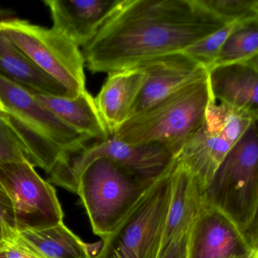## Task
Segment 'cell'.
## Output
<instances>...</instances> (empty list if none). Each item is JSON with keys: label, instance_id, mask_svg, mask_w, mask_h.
<instances>
[{"label": "cell", "instance_id": "31", "mask_svg": "<svg viewBox=\"0 0 258 258\" xmlns=\"http://www.w3.org/2000/svg\"><path fill=\"white\" fill-rule=\"evenodd\" d=\"M4 111V107H3V103H2L1 99H0V112Z\"/></svg>", "mask_w": 258, "mask_h": 258}, {"label": "cell", "instance_id": "2", "mask_svg": "<svg viewBox=\"0 0 258 258\" xmlns=\"http://www.w3.org/2000/svg\"><path fill=\"white\" fill-rule=\"evenodd\" d=\"M204 198L258 248V119L233 145L204 189Z\"/></svg>", "mask_w": 258, "mask_h": 258}, {"label": "cell", "instance_id": "24", "mask_svg": "<svg viewBox=\"0 0 258 258\" xmlns=\"http://www.w3.org/2000/svg\"><path fill=\"white\" fill-rule=\"evenodd\" d=\"M17 231L13 204L0 182V242Z\"/></svg>", "mask_w": 258, "mask_h": 258}, {"label": "cell", "instance_id": "21", "mask_svg": "<svg viewBox=\"0 0 258 258\" xmlns=\"http://www.w3.org/2000/svg\"><path fill=\"white\" fill-rule=\"evenodd\" d=\"M28 161L31 153L25 139L4 112H0V165Z\"/></svg>", "mask_w": 258, "mask_h": 258}, {"label": "cell", "instance_id": "14", "mask_svg": "<svg viewBox=\"0 0 258 258\" xmlns=\"http://www.w3.org/2000/svg\"><path fill=\"white\" fill-rule=\"evenodd\" d=\"M203 201V188L174 158L171 171V196L160 254L173 242L188 235Z\"/></svg>", "mask_w": 258, "mask_h": 258}, {"label": "cell", "instance_id": "19", "mask_svg": "<svg viewBox=\"0 0 258 258\" xmlns=\"http://www.w3.org/2000/svg\"><path fill=\"white\" fill-rule=\"evenodd\" d=\"M18 236L43 258H96L103 240L85 243L63 222L48 228L18 230Z\"/></svg>", "mask_w": 258, "mask_h": 258}, {"label": "cell", "instance_id": "18", "mask_svg": "<svg viewBox=\"0 0 258 258\" xmlns=\"http://www.w3.org/2000/svg\"><path fill=\"white\" fill-rule=\"evenodd\" d=\"M33 95L40 104L77 133L97 141L110 137V132L100 115L95 98L87 89L74 97Z\"/></svg>", "mask_w": 258, "mask_h": 258}, {"label": "cell", "instance_id": "13", "mask_svg": "<svg viewBox=\"0 0 258 258\" xmlns=\"http://www.w3.org/2000/svg\"><path fill=\"white\" fill-rule=\"evenodd\" d=\"M119 0H45L52 27L78 46L83 47L98 33Z\"/></svg>", "mask_w": 258, "mask_h": 258}, {"label": "cell", "instance_id": "16", "mask_svg": "<svg viewBox=\"0 0 258 258\" xmlns=\"http://www.w3.org/2000/svg\"><path fill=\"white\" fill-rule=\"evenodd\" d=\"M208 71L211 93L215 101L258 119L257 70L247 63H236Z\"/></svg>", "mask_w": 258, "mask_h": 258}, {"label": "cell", "instance_id": "6", "mask_svg": "<svg viewBox=\"0 0 258 258\" xmlns=\"http://www.w3.org/2000/svg\"><path fill=\"white\" fill-rule=\"evenodd\" d=\"M253 121L248 114L212 97L203 124L188 138L174 160L205 189Z\"/></svg>", "mask_w": 258, "mask_h": 258}, {"label": "cell", "instance_id": "1", "mask_svg": "<svg viewBox=\"0 0 258 258\" xmlns=\"http://www.w3.org/2000/svg\"><path fill=\"white\" fill-rule=\"evenodd\" d=\"M227 24L201 0H119L82 51L89 71L108 74L183 51Z\"/></svg>", "mask_w": 258, "mask_h": 258}, {"label": "cell", "instance_id": "30", "mask_svg": "<svg viewBox=\"0 0 258 258\" xmlns=\"http://www.w3.org/2000/svg\"><path fill=\"white\" fill-rule=\"evenodd\" d=\"M6 12H5L4 11L1 10L0 9V21H3V20L6 19Z\"/></svg>", "mask_w": 258, "mask_h": 258}, {"label": "cell", "instance_id": "20", "mask_svg": "<svg viewBox=\"0 0 258 258\" xmlns=\"http://www.w3.org/2000/svg\"><path fill=\"white\" fill-rule=\"evenodd\" d=\"M257 54L258 15L235 24L212 68L245 63Z\"/></svg>", "mask_w": 258, "mask_h": 258}, {"label": "cell", "instance_id": "17", "mask_svg": "<svg viewBox=\"0 0 258 258\" xmlns=\"http://www.w3.org/2000/svg\"><path fill=\"white\" fill-rule=\"evenodd\" d=\"M0 75L33 94L74 97L0 31Z\"/></svg>", "mask_w": 258, "mask_h": 258}, {"label": "cell", "instance_id": "5", "mask_svg": "<svg viewBox=\"0 0 258 258\" xmlns=\"http://www.w3.org/2000/svg\"><path fill=\"white\" fill-rule=\"evenodd\" d=\"M154 183L141 181L113 161L99 158L77 177L76 193L81 198L94 233L104 240Z\"/></svg>", "mask_w": 258, "mask_h": 258}, {"label": "cell", "instance_id": "22", "mask_svg": "<svg viewBox=\"0 0 258 258\" xmlns=\"http://www.w3.org/2000/svg\"><path fill=\"white\" fill-rule=\"evenodd\" d=\"M235 24L236 23L224 26L218 31L192 44L186 48L183 53L209 71L213 67L221 48L233 30Z\"/></svg>", "mask_w": 258, "mask_h": 258}, {"label": "cell", "instance_id": "15", "mask_svg": "<svg viewBox=\"0 0 258 258\" xmlns=\"http://www.w3.org/2000/svg\"><path fill=\"white\" fill-rule=\"evenodd\" d=\"M145 80V74L138 68L108 74L95 99L110 136L130 118Z\"/></svg>", "mask_w": 258, "mask_h": 258}, {"label": "cell", "instance_id": "11", "mask_svg": "<svg viewBox=\"0 0 258 258\" xmlns=\"http://www.w3.org/2000/svg\"><path fill=\"white\" fill-rule=\"evenodd\" d=\"M252 248L234 224L204 198L188 233L186 258H230Z\"/></svg>", "mask_w": 258, "mask_h": 258}, {"label": "cell", "instance_id": "9", "mask_svg": "<svg viewBox=\"0 0 258 258\" xmlns=\"http://www.w3.org/2000/svg\"><path fill=\"white\" fill-rule=\"evenodd\" d=\"M172 164L122 224L103 240L96 258L159 257L171 196Z\"/></svg>", "mask_w": 258, "mask_h": 258}, {"label": "cell", "instance_id": "27", "mask_svg": "<svg viewBox=\"0 0 258 258\" xmlns=\"http://www.w3.org/2000/svg\"><path fill=\"white\" fill-rule=\"evenodd\" d=\"M230 258H258V248H252L251 251L245 254L233 256Z\"/></svg>", "mask_w": 258, "mask_h": 258}, {"label": "cell", "instance_id": "8", "mask_svg": "<svg viewBox=\"0 0 258 258\" xmlns=\"http://www.w3.org/2000/svg\"><path fill=\"white\" fill-rule=\"evenodd\" d=\"M99 158L113 161L141 181L154 183L168 171L174 156L159 144L134 145L110 136L87 145L79 154H67L48 174V181L76 193L77 177L89 164Z\"/></svg>", "mask_w": 258, "mask_h": 258}, {"label": "cell", "instance_id": "12", "mask_svg": "<svg viewBox=\"0 0 258 258\" xmlns=\"http://www.w3.org/2000/svg\"><path fill=\"white\" fill-rule=\"evenodd\" d=\"M136 68L144 71L146 80L131 117L209 73L206 68L183 51L159 56L143 62Z\"/></svg>", "mask_w": 258, "mask_h": 258}, {"label": "cell", "instance_id": "10", "mask_svg": "<svg viewBox=\"0 0 258 258\" xmlns=\"http://www.w3.org/2000/svg\"><path fill=\"white\" fill-rule=\"evenodd\" d=\"M0 182L13 204L18 231L48 228L63 222L55 189L28 161L0 165Z\"/></svg>", "mask_w": 258, "mask_h": 258}, {"label": "cell", "instance_id": "28", "mask_svg": "<svg viewBox=\"0 0 258 258\" xmlns=\"http://www.w3.org/2000/svg\"><path fill=\"white\" fill-rule=\"evenodd\" d=\"M245 63L251 65L253 68H255V69L258 71V54L257 56H254V58H252V59H250L248 62H245Z\"/></svg>", "mask_w": 258, "mask_h": 258}, {"label": "cell", "instance_id": "4", "mask_svg": "<svg viewBox=\"0 0 258 258\" xmlns=\"http://www.w3.org/2000/svg\"><path fill=\"white\" fill-rule=\"evenodd\" d=\"M0 99L3 112L28 145L32 165L47 174L65 153L79 154L92 139L67 125L31 92L1 75Z\"/></svg>", "mask_w": 258, "mask_h": 258}, {"label": "cell", "instance_id": "7", "mask_svg": "<svg viewBox=\"0 0 258 258\" xmlns=\"http://www.w3.org/2000/svg\"><path fill=\"white\" fill-rule=\"evenodd\" d=\"M0 31L73 95L86 90L83 51L63 33L19 18L0 21Z\"/></svg>", "mask_w": 258, "mask_h": 258}, {"label": "cell", "instance_id": "26", "mask_svg": "<svg viewBox=\"0 0 258 258\" xmlns=\"http://www.w3.org/2000/svg\"><path fill=\"white\" fill-rule=\"evenodd\" d=\"M187 236L186 235L173 242L163 252L161 253L159 258H186Z\"/></svg>", "mask_w": 258, "mask_h": 258}, {"label": "cell", "instance_id": "3", "mask_svg": "<svg viewBox=\"0 0 258 258\" xmlns=\"http://www.w3.org/2000/svg\"><path fill=\"white\" fill-rule=\"evenodd\" d=\"M212 98L208 73L131 117L113 136L134 145L159 144L175 156L203 124Z\"/></svg>", "mask_w": 258, "mask_h": 258}, {"label": "cell", "instance_id": "32", "mask_svg": "<svg viewBox=\"0 0 258 258\" xmlns=\"http://www.w3.org/2000/svg\"><path fill=\"white\" fill-rule=\"evenodd\" d=\"M254 8H255V11L258 14V0H255V6H254Z\"/></svg>", "mask_w": 258, "mask_h": 258}, {"label": "cell", "instance_id": "29", "mask_svg": "<svg viewBox=\"0 0 258 258\" xmlns=\"http://www.w3.org/2000/svg\"><path fill=\"white\" fill-rule=\"evenodd\" d=\"M0 258H7L6 251V243L5 241L0 242Z\"/></svg>", "mask_w": 258, "mask_h": 258}, {"label": "cell", "instance_id": "25", "mask_svg": "<svg viewBox=\"0 0 258 258\" xmlns=\"http://www.w3.org/2000/svg\"><path fill=\"white\" fill-rule=\"evenodd\" d=\"M3 241L7 258H43L20 238L18 231Z\"/></svg>", "mask_w": 258, "mask_h": 258}, {"label": "cell", "instance_id": "23", "mask_svg": "<svg viewBox=\"0 0 258 258\" xmlns=\"http://www.w3.org/2000/svg\"><path fill=\"white\" fill-rule=\"evenodd\" d=\"M202 3L227 24L257 16L255 0H201Z\"/></svg>", "mask_w": 258, "mask_h": 258}]
</instances>
